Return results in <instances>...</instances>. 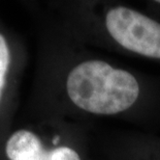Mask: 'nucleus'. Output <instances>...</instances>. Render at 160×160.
Wrapping results in <instances>:
<instances>
[{
    "label": "nucleus",
    "mask_w": 160,
    "mask_h": 160,
    "mask_svg": "<svg viewBox=\"0 0 160 160\" xmlns=\"http://www.w3.org/2000/svg\"><path fill=\"white\" fill-rule=\"evenodd\" d=\"M70 15L84 45L160 64L159 16L114 0L77 2Z\"/></svg>",
    "instance_id": "1"
},
{
    "label": "nucleus",
    "mask_w": 160,
    "mask_h": 160,
    "mask_svg": "<svg viewBox=\"0 0 160 160\" xmlns=\"http://www.w3.org/2000/svg\"><path fill=\"white\" fill-rule=\"evenodd\" d=\"M94 123L69 129L54 128L50 136L31 129H20L9 136L5 154L9 160H97Z\"/></svg>",
    "instance_id": "2"
},
{
    "label": "nucleus",
    "mask_w": 160,
    "mask_h": 160,
    "mask_svg": "<svg viewBox=\"0 0 160 160\" xmlns=\"http://www.w3.org/2000/svg\"><path fill=\"white\" fill-rule=\"evenodd\" d=\"M95 148L104 160H160V135L142 130L94 129Z\"/></svg>",
    "instance_id": "3"
},
{
    "label": "nucleus",
    "mask_w": 160,
    "mask_h": 160,
    "mask_svg": "<svg viewBox=\"0 0 160 160\" xmlns=\"http://www.w3.org/2000/svg\"><path fill=\"white\" fill-rule=\"evenodd\" d=\"M11 64V52L4 36L0 35V98L1 91L5 84V77Z\"/></svg>",
    "instance_id": "4"
},
{
    "label": "nucleus",
    "mask_w": 160,
    "mask_h": 160,
    "mask_svg": "<svg viewBox=\"0 0 160 160\" xmlns=\"http://www.w3.org/2000/svg\"><path fill=\"white\" fill-rule=\"evenodd\" d=\"M144 9L160 17V0H149V1H145Z\"/></svg>",
    "instance_id": "5"
},
{
    "label": "nucleus",
    "mask_w": 160,
    "mask_h": 160,
    "mask_svg": "<svg viewBox=\"0 0 160 160\" xmlns=\"http://www.w3.org/2000/svg\"><path fill=\"white\" fill-rule=\"evenodd\" d=\"M97 160H104V159H102V158H101L100 156L98 155V153H97Z\"/></svg>",
    "instance_id": "6"
}]
</instances>
